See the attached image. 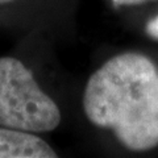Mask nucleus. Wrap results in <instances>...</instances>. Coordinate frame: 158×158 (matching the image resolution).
Returning a JSON list of instances; mask_svg holds the SVG:
<instances>
[{"instance_id": "1", "label": "nucleus", "mask_w": 158, "mask_h": 158, "mask_svg": "<svg viewBox=\"0 0 158 158\" xmlns=\"http://www.w3.org/2000/svg\"><path fill=\"white\" fill-rule=\"evenodd\" d=\"M83 110L132 152L158 145V67L138 53L118 54L88 79Z\"/></svg>"}, {"instance_id": "2", "label": "nucleus", "mask_w": 158, "mask_h": 158, "mask_svg": "<svg viewBox=\"0 0 158 158\" xmlns=\"http://www.w3.org/2000/svg\"><path fill=\"white\" fill-rule=\"evenodd\" d=\"M59 123L58 106L41 90L32 71L16 58H0V127L50 132Z\"/></svg>"}, {"instance_id": "3", "label": "nucleus", "mask_w": 158, "mask_h": 158, "mask_svg": "<svg viewBox=\"0 0 158 158\" xmlns=\"http://www.w3.org/2000/svg\"><path fill=\"white\" fill-rule=\"evenodd\" d=\"M42 138L27 131L0 127V158H56Z\"/></svg>"}, {"instance_id": "4", "label": "nucleus", "mask_w": 158, "mask_h": 158, "mask_svg": "<svg viewBox=\"0 0 158 158\" xmlns=\"http://www.w3.org/2000/svg\"><path fill=\"white\" fill-rule=\"evenodd\" d=\"M146 33L149 37L158 40V16L152 19L150 21L146 24Z\"/></svg>"}, {"instance_id": "5", "label": "nucleus", "mask_w": 158, "mask_h": 158, "mask_svg": "<svg viewBox=\"0 0 158 158\" xmlns=\"http://www.w3.org/2000/svg\"><path fill=\"white\" fill-rule=\"evenodd\" d=\"M146 0H112L115 6H133V4H140Z\"/></svg>"}, {"instance_id": "6", "label": "nucleus", "mask_w": 158, "mask_h": 158, "mask_svg": "<svg viewBox=\"0 0 158 158\" xmlns=\"http://www.w3.org/2000/svg\"><path fill=\"white\" fill-rule=\"evenodd\" d=\"M9 2H13V0H0V4H6V3H9Z\"/></svg>"}]
</instances>
